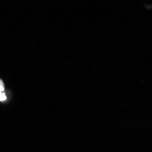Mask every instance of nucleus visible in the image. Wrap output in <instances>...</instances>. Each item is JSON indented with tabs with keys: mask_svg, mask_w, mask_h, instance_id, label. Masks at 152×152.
<instances>
[{
	"mask_svg": "<svg viewBox=\"0 0 152 152\" xmlns=\"http://www.w3.org/2000/svg\"><path fill=\"white\" fill-rule=\"evenodd\" d=\"M7 96L6 94V89L3 81L0 79V101L1 102H7Z\"/></svg>",
	"mask_w": 152,
	"mask_h": 152,
	"instance_id": "nucleus-1",
	"label": "nucleus"
}]
</instances>
